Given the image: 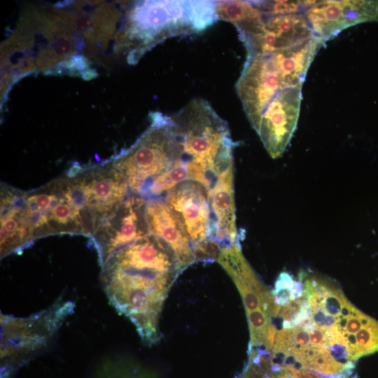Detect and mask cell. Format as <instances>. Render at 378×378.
Here are the masks:
<instances>
[{
  "instance_id": "12",
  "label": "cell",
  "mask_w": 378,
  "mask_h": 378,
  "mask_svg": "<svg viewBox=\"0 0 378 378\" xmlns=\"http://www.w3.org/2000/svg\"><path fill=\"white\" fill-rule=\"evenodd\" d=\"M163 199L182 222L192 248L209 239V191L203 184L192 180L184 181L169 190Z\"/></svg>"
},
{
  "instance_id": "15",
  "label": "cell",
  "mask_w": 378,
  "mask_h": 378,
  "mask_svg": "<svg viewBox=\"0 0 378 378\" xmlns=\"http://www.w3.org/2000/svg\"><path fill=\"white\" fill-rule=\"evenodd\" d=\"M145 216L150 234L160 237L173 248L183 270L195 262L186 228L163 198L146 199Z\"/></svg>"
},
{
  "instance_id": "17",
  "label": "cell",
  "mask_w": 378,
  "mask_h": 378,
  "mask_svg": "<svg viewBox=\"0 0 378 378\" xmlns=\"http://www.w3.org/2000/svg\"><path fill=\"white\" fill-rule=\"evenodd\" d=\"M324 42L313 36L284 50L267 55L286 87L302 85L307 71Z\"/></svg>"
},
{
  "instance_id": "16",
  "label": "cell",
  "mask_w": 378,
  "mask_h": 378,
  "mask_svg": "<svg viewBox=\"0 0 378 378\" xmlns=\"http://www.w3.org/2000/svg\"><path fill=\"white\" fill-rule=\"evenodd\" d=\"M24 191L1 183V258L31 244L24 219Z\"/></svg>"
},
{
  "instance_id": "1",
  "label": "cell",
  "mask_w": 378,
  "mask_h": 378,
  "mask_svg": "<svg viewBox=\"0 0 378 378\" xmlns=\"http://www.w3.org/2000/svg\"><path fill=\"white\" fill-rule=\"evenodd\" d=\"M270 324L262 349L272 362L335 378L378 351V321L329 282L281 272L271 290Z\"/></svg>"
},
{
  "instance_id": "13",
  "label": "cell",
  "mask_w": 378,
  "mask_h": 378,
  "mask_svg": "<svg viewBox=\"0 0 378 378\" xmlns=\"http://www.w3.org/2000/svg\"><path fill=\"white\" fill-rule=\"evenodd\" d=\"M236 284L246 309L247 318L271 316L272 293L256 277L245 261L237 245L221 249L218 260Z\"/></svg>"
},
{
  "instance_id": "8",
  "label": "cell",
  "mask_w": 378,
  "mask_h": 378,
  "mask_svg": "<svg viewBox=\"0 0 378 378\" xmlns=\"http://www.w3.org/2000/svg\"><path fill=\"white\" fill-rule=\"evenodd\" d=\"M146 199L131 193L121 206L90 237L102 267L116 251L150 234Z\"/></svg>"
},
{
  "instance_id": "4",
  "label": "cell",
  "mask_w": 378,
  "mask_h": 378,
  "mask_svg": "<svg viewBox=\"0 0 378 378\" xmlns=\"http://www.w3.org/2000/svg\"><path fill=\"white\" fill-rule=\"evenodd\" d=\"M173 115L182 137L189 179L209 191L218 176L233 164L234 143L227 123L201 98Z\"/></svg>"
},
{
  "instance_id": "5",
  "label": "cell",
  "mask_w": 378,
  "mask_h": 378,
  "mask_svg": "<svg viewBox=\"0 0 378 378\" xmlns=\"http://www.w3.org/2000/svg\"><path fill=\"white\" fill-rule=\"evenodd\" d=\"M132 31L145 45L165 38L200 33L218 20L216 1H147L132 13Z\"/></svg>"
},
{
  "instance_id": "14",
  "label": "cell",
  "mask_w": 378,
  "mask_h": 378,
  "mask_svg": "<svg viewBox=\"0 0 378 378\" xmlns=\"http://www.w3.org/2000/svg\"><path fill=\"white\" fill-rule=\"evenodd\" d=\"M234 167L220 174L209 191V239L221 248L238 245L234 200Z\"/></svg>"
},
{
  "instance_id": "18",
  "label": "cell",
  "mask_w": 378,
  "mask_h": 378,
  "mask_svg": "<svg viewBox=\"0 0 378 378\" xmlns=\"http://www.w3.org/2000/svg\"><path fill=\"white\" fill-rule=\"evenodd\" d=\"M316 1H255L258 8L270 15L304 13Z\"/></svg>"
},
{
  "instance_id": "10",
  "label": "cell",
  "mask_w": 378,
  "mask_h": 378,
  "mask_svg": "<svg viewBox=\"0 0 378 378\" xmlns=\"http://www.w3.org/2000/svg\"><path fill=\"white\" fill-rule=\"evenodd\" d=\"M303 14L314 35L325 43L349 27L378 21V1H316Z\"/></svg>"
},
{
  "instance_id": "7",
  "label": "cell",
  "mask_w": 378,
  "mask_h": 378,
  "mask_svg": "<svg viewBox=\"0 0 378 378\" xmlns=\"http://www.w3.org/2000/svg\"><path fill=\"white\" fill-rule=\"evenodd\" d=\"M235 27L246 57L270 55L314 36L303 13L270 15L260 10L254 18Z\"/></svg>"
},
{
  "instance_id": "6",
  "label": "cell",
  "mask_w": 378,
  "mask_h": 378,
  "mask_svg": "<svg viewBox=\"0 0 378 378\" xmlns=\"http://www.w3.org/2000/svg\"><path fill=\"white\" fill-rule=\"evenodd\" d=\"M74 308L72 302L58 299L48 308L28 317L1 314L3 363H20L46 348Z\"/></svg>"
},
{
  "instance_id": "9",
  "label": "cell",
  "mask_w": 378,
  "mask_h": 378,
  "mask_svg": "<svg viewBox=\"0 0 378 378\" xmlns=\"http://www.w3.org/2000/svg\"><path fill=\"white\" fill-rule=\"evenodd\" d=\"M302 85L284 88L262 113L253 127L269 154L276 158L282 154L296 128Z\"/></svg>"
},
{
  "instance_id": "2",
  "label": "cell",
  "mask_w": 378,
  "mask_h": 378,
  "mask_svg": "<svg viewBox=\"0 0 378 378\" xmlns=\"http://www.w3.org/2000/svg\"><path fill=\"white\" fill-rule=\"evenodd\" d=\"M182 271L173 248L150 234L114 253L101 267L100 281L111 304L153 344L164 302Z\"/></svg>"
},
{
  "instance_id": "3",
  "label": "cell",
  "mask_w": 378,
  "mask_h": 378,
  "mask_svg": "<svg viewBox=\"0 0 378 378\" xmlns=\"http://www.w3.org/2000/svg\"><path fill=\"white\" fill-rule=\"evenodd\" d=\"M111 162L131 192L146 200L162 198L189 180L183 140L173 114L154 113L148 130Z\"/></svg>"
},
{
  "instance_id": "11",
  "label": "cell",
  "mask_w": 378,
  "mask_h": 378,
  "mask_svg": "<svg viewBox=\"0 0 378 378\" xmlns=\"http://www.w3.org/2000/svg\"><path fill=\"white\" fill-rule=\"evenodd\" d=\"M286 88L267 56L246 57L236 90L253 127L269 103Z\"/></svg>"
}]
</instances>
